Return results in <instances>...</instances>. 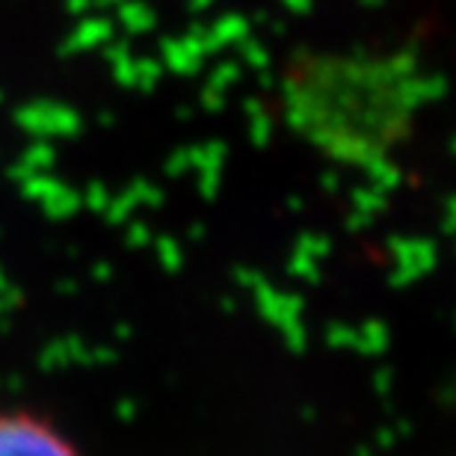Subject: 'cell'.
Returning <instances> with one entry per match:
<instances>
[{
  "mask_svg": "<svg viewBox=\"0 0 456 456\" xmlns=\"http://www.w3.org/2000/svg\"><path fill=\"white\" fill-rule=\"evenodd\" d=\"M0 456H80L69 439L21 412H0Z\"/></svg>",
  "mask_w": 456,
  "mask_h": 456,
  "instance_id": "6da1fadb",
  "label": "cell"
}]
</instances>
